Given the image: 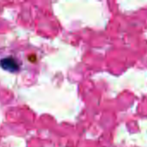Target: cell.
Listing matches in <instances>:
<instances>
[{
  "label": "cell",
  "mask_w": 147,
  "mask_h": 147,
  "mask_svg": "<svg viewBox=\"0 0 147 147\" xmlns=\"http://www.w3.org/2000/svg\"><path fill=\"white\" fill-rule=\"evenodd\" d=\"M0 66L9 71H17L20 69L18 61L13 57H5L0 59Z\"/></svg>",
  "instance_id": "6da1fadb"
}]
</instances>
